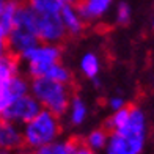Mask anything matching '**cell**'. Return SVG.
I'll list each match as a JSON object with an SVG mask.
<instances>
[{"label": "cell", "instance_id": "1", "mask_svg": "<svg viewBox=\"0 0 154 154\" xmlns=\"http://www.w3.org/2000/svg\"><path fill=\"white\" fill-rule=\"evenodd\" d=\"M146 142V116L135 106H129V112L121 124L110 131L106 145L107 154H142Z\"/></svg>", "mask_w": 154, "mask_h": 154}, {"label": "cell", "instance_id": "19", "mask_svg": "<svg viewBox=\"0 0 154 154\" xmlns=\"http://www.w3.org/2000/svg\"><path fill=\"white\" fill-rule=\"evenodd\" d=\"M109 106H110V109L113 110V112H116V110L126 107V102H124V99H123L121 96H112L110 99H109Z\"/></svg>", "mask_w": 154, "mask_h": 154}, {"label": "cell", "instance_id": "12", "mask_svg": "<svg viewBox=\"0 0 154 154\" xmlns=\"http://www.w3.org/2000/svg\"><path fill=\"white\" fill-rule=\"evenodd\" d=\"M77 142L74 140H61V142H51L44 146L33 149L32 154H71L75 148Z\"/></svg>", "mask_w": 154, "mask_h": 154}, {"label": "cell", "instance_id": "20", "mask_svg": "<svg viewBox=\"0 0 154 154\" xmlns=\"http://www.w3.org/2000/svg\"><path fill=\"white\" fill-rule=\"evenodd\" d=\"M71 154H94V152L90 149L88 146L83 145V143H77L75 148H74V151H72Z\"/></svg>", "mask_w": 154, "mask_h": 154}, {"label": "cell", "instance_id": "21", "mask_svg": "<svg viewBox=\"0 0 154 154\" xmlns=\"http://www.w3.org/2000/svg\"><path fill=\"white\" fill-rule=\"evenodd\" d=\"M8 55V43H6V38L0 36V58Z\"/></svg>", "mask_w": 154, "mask_h": 154}, {"label": "cell", "instance_id": "8", "mask_svg": "<svg viewBox=\"0 0 154 154\" xmlns=\"http://www.w3.org/2000/svg\"><path fill=\"white\" fill-rule=\"evenodd\" d=\"M112 0H75V10L83 20H96L110 8Z\"/></svg>", "mask_w": 154, "mask_h": 154}, {"label": "cell", "instance_id": "16", "mask_svg": "<svg viewBox=\"0 0 154 154\" xmlns=\"http://www.w3.org/2000/svg\"><path fill=\"white\" fill-rule=\"evenodd\" d=\"M44 77H47L51 80H55V82H60V83H65V85H68L71 82V72L61 63H57V65L51 66L47 69V72L44 74Z\"/></svg>", "mask_w": 154, "mask_h": 154}, {"label": "cell", "instance_id": "17", "mask_svg": "<svg viewBox=\"0 0 154 154\" xmlns=\"http://www.w3.org/2000/svg\"><path fill=\"white\" fill-rule=\"evenodd\" d=\"M11 79H3L0 77V113L3 112V109L11 102V96H10V90H8V83Z\"/></svg>", "mask_w": 154, "mask_h": 154}, {"label": "cell", "instance_id": "9", "mask_svg": "<svg viewBox=\"0 0 154 154\" xmlns=\"http://www.w3.org/2000/svg\"><path fill=\"white\" fill-rule=\"evenodd\" d=\"M22 143V131L17 128V124L0 120V148L10 151L19 148Z\"/></svg>", "mask_w": 154, "mask_h": 154}, {"label": "cell", "instance_id": "10", "mask_svg": "<svg viewBox=\"0 0 154 154\" xmlns=\"http://www.w3.org/2000/svg\"><path fill=\"white\" fill-rule=\"evenodd\" d=\"M60 17H61V22L66 29V33L69 35H80L83 30V19L80 17L79 11L75 10L74 5H65L63 8L60 10Z\"/></svg>", "mask_w": 154, "mask_h": 154}, {"label": "cell", "instance_id": "5", "mask_svg": "<svg viewBox=\"0 0 154 154\" xmlns=\"http://www.w3.org/2000/svg\"><path fill=\"white\" fill-rule=\"evenodd\" d=\"M41 104L32 94H25L22 97L11 101L0 113V120L13 124H25L32 118H35L41 112Z\"/></svg>", "mask_w": 154, "mask_h": 154}, {"label": "cell", "instance_id": "23", "mask_svg": "<svg viewBox=\"0 0 154 154\" xmlns=\"http://www.w3.org/2000/svg\"><path fill=\"white\" fill-rule=\"evenodd\" d=\"M0 154H8V151H6V149H2V148H0Z\"/></svg>", "mask_w": 154, "mask_h": 154}, {"label": "cell", "instance_id": "15", "mask_svg": "<svg viewBox=\"0 0 154 154\" xmlns=\"http://www.w3.org/2000/svg\"><path fill=\"white\" fill-rule=\"evenodd\" d=\"M107 140H109V135L106 131L102 129H96L93 132H90V134L87 135L85 142H83V145L88 146L91 151H96V149H102L106 148L107 145Z\"/></svg>", "mask_w": 154, "mask_h": 154}, {"label": "cell", "instance_id": "13", "mask_svg": "<svg viewBox=\"0 0 154 154\" xmlns=\"http://www.w3.org/2000/svg\"><path fill=\"white\" fill-rule=\"evenodd\" d=\"M68 110H69V121H71L74 126H80L87 120V115H88L87 104L83 102V99H80L79 96L71 97Z\"/></svg>", "mask_w": 154, "mask_h": 154}, {"label": "cell", "instance_id": "6", "mask_svg": "<svg viewBox=\"0 0 154 154\" xmlns=\"http://www.w3.org/2000/svg\"><path fill=\"white\" fill-rule=\"evenodd\" d=\"M66 29L60 13H36V36L46 44L58 43L65 38Z\"/></svg>", "mask_w": 154, "mask_h": 154}, {"label": "cell", "instance_id": "14", "mask_svg": "<svg viewBox=\"0 0 154 154\" xmlns=\"http://www.w3.org/2000/svg\"><path fill=\"white\" fill-rule=\"evenodd\" d=\"M80 69L88 79H97V74L101 71V61L97 58V55L94 52H87L80 58Z\"/></svg>", "mask_w": 154, "mask_h": 154}, {"label": "cell", "instance_id": "24", "mask_svg": "<svg viewBox=\"0 0 154 154\" xmlns=\"http://www.w3.org/2000/svg\"><path fill=\"white\" fill-rule=\"evenodd\" d=\"M19 154H29V152H19Z\"/></svg>", "mask_w": 154, "mask_h": 154}, {"label": "cell", "instance_id": "22", "mask_svg": "<svg viewBox=\"0 0 154 154\" xmlns=\"http://www.w3.org/2000/svg\"><path fill=\"white\" fill-rule=\"evenodd\" d=\"M5 3H6V0H0V14H2V11L5 8Z\"/></svg>", "mask_w": 154, "mask_h": 154}, {"label": "cell", "instance_id": "4", "mask_svg": "<svg viewBox=\"0 0 154 154\" xmlns=\"http://www.w3.org/2000/svg\"><path fill=\"white\" fill-rule=\"evenodd\" d=\"M60 49L54 44H38L27 51L22 57L24 63L27 65V72L32 79L44 77L47 69L60 63Z\"/></svg>", "mask_w": 154, "mask_h": 154}, {"label": "cell", "instance_id": "18", "mask_svg": "<svg viewBox=\"0 0 154 154\" xmlns=\"http://www.w3.org/2000/svg\"><path fill=\"white\" fill-rule=\"evenodd\" d=\"M129 19H131V8H129V5L126 2H121L120 5H118V10H116V20L121 25H126L129 22Z\"/></svg>", "mask_w": 154, "mask_h": 154}, {"label": "cell", "instance_id": "11", "mask_svg": "<svg viewBox=\"0 0 154 154\" xmlns=\"http://www.w3.org/2000/svg\"><path fill=\"white\" fill-rule=\"evenodd\" d=\"M75 0H25L27 3L36 13H60L65 5H72Z\"/></svg>", "mask_w": 154, "mask_h": 154}, {"label": "cell", "instance_id": "25", "mask_svg": "<svg viewBox=\"0 0 154 154\" xmlns=\"http://www.w3.org/2000/svg\"><path fill=\"white\" fill-rule=\"evenodd\" d=\"M152 29H154V20H152Z\"/></svg>", "mask_w": 154, "mask_h": 154}, {"label": "cell", "instance_id": "3", "mask_svg": "<svg viewBox=\"0 0 154 154\" xmlns=\"http://www.w3.org/2000/svg\"><path fill=\"white\" fill-rule=\"evenodd\" d=\"M60 134V123L58 116L52 112L41 109V112L32 118L29 123L24 124L22 129V140L32 149L44 146L51 142H55Z\"/></svg>", "mask_w": 154, "mask_h": 154}, {"label": "cell", "instance_id": "7", "mask_svg": "<svg viewBox=\"0 0 154 154\" xmlns=\"http://www.w3.org/2000/svg\"><path fill=\"white\" fill-rule=\"evenodd\" d=\"M6 43H8V54L17 58V57H22L32 47L38 46L39 39L36 35L29 30L13 27V30L10 32L8 38H6Z\"/></svg>", "mask_w": 154, "mask_h": 154}, {"label": "cell", "instance_id": "2", "mask_svg": "<svg viewBox=\"0 0 154 154\" xmlns=\"http://www.w3.org/2000/svg\"><path fill=\"white\" fill-rule=\"evenodd\" d=\"M30 94L36 99L44 110L52 112L54 115L66 113L71 101V93L65 83L51 80L47 77H36L30 83Z\"/></svg>", "mask_w": 154, "mask_h": 154}]
</instances>
